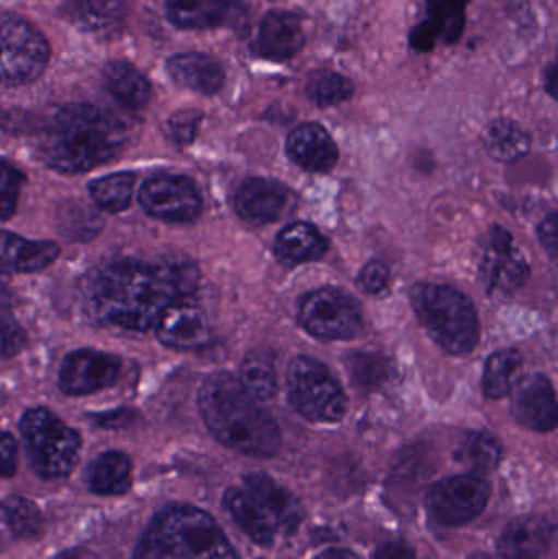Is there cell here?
I'll use <instances>...</instances> for the list:
<instances>
[{
	"instance_id": "cell-1",
	"label": "cell",
	"mask_w": 558,
	"mask_h": 559,
	"mask_svg": "<svg viewBox=\"0 0 558 559\" xmlns=\"http://www.w3.org/2000/svg\"><path fill=\"white\" fill-rule=\"evenodd\" d=\"M199 278V269L187 259L114 262L85 282V311L104 324L150 331L170 305L195 293Z\"/></svg>"
},
{
	"instance_id": "cell-2",
	"label": "cell",
	"mask_w": 558,
	"mask_h": 559,
	"mask_svg": "<svg viewBox=\"0 0 558 559\" xmlns=\"http://www.w3.org/2000/svg\"><path fill=\"white\" fill-rule=\"evenodd\" d=\"M127 143L123 123L110 111L87 104L68 105L39 136V157L61 173H87L118 156Z\"/></svg>"
},
{
	"instance_id": "cell-3",
	"label": "cell",
	"mask_w": 558,
	"mask_h": 559,
	"mask_svg": "<svg viewBox=\"0 0 558 559\" xmlns=\"http://www.w3.org/2000/svg\"><path fill=\"white\" fill-rule=\"evenodd\" d=\"M199 409L210 433L241 455L271 459L282 445L275 420L249 396L238 378L225 371L206 378L200 388Z\"/></svg>"
},
{
	"instance_id": "cell-4",
	"label": "cell",
	"mask_w": 558,
	"mask_h": 559,
	"mask_svg": "<svg viewBox=\"0 0 558 559\" xmlns=\"http://www.w3.org/2000/svg\"><path fill=\"white\" fill-rule=\"evenodd\" d=\"M133 559H239L215 519L195 508L161 512Z\"/></svg>"
},
{
	"instance_id": "cell-5",
	"label": "cell",
	"mask_w": 558,
	"mask_h": 559,
	"mask_svg": "<svg viewBox=\"0 0 558 559\" xmlns=\"http://www.w3.org/2000/svg\"><path fill=\"white\" fill-rule=\"evenodd\" d=\"M413 309L429 337L452 355L471 354L480 341V321L474 302L459 289L438 283H418L412 289Z\"/></svg>"
},
{
	"instance_id": "cell-6",
	"label": "cell",
	"mask_w": 558,
	"mask_h": 559,
	"mask_svg": "<svg viewBox=\"0 0 558 559\" xmlns=\"http://www.w3.org/2000/svg\"><path fill=\"white\" fill-rule=\"evenodd\" d=\"M29 462L45 479L71 475L79 462L82 440L79 433L66 426L51 411L36 407L26 411L20 423Z\"/></svg>"
},
{
	"instance_id": "cell-7",
	"label": "cell",
	"mask_w": 558,
	"mask_h": 559,
	"mask_svg": "<svg viewBox=\"0 0 558 559\" xmlns=\"http://www.w3.org/2000/svg\"><path fill=\"white\" fill-rule=\"evenodd\" d=\"M288 397L298 414L311 423H340L347 397L327 365L313 357H297L288 367Z\"/></svg>"
},
{
	"instance_id": "cell-8",
	"label": "cell",
	"mask_w": 558,
	"mask_h": 559,
	"mask_svg": "<svg viewBox=\"0 0 558 559\" xmlns=\"http://www.w3.org/2000/svg\"><path fill=\"white\" fill-rule=\"evenodd\" d=\"M49 59L45 36L26 20L0 15V84L20 85L43 74Z\"/></svg>"
},
{
	"instance_id": "cell-9",
	"label": "cell",
	"mask_w": 558,
	"mask_h": 559,
	"mask_svg": "<svg viewBox=\"0 0 558 559\" xmlns=\"http://www.w3.org/2000/svg\"><path fill=\"white\" fill-rule=\"evenodd\" d=\"M298 319L308 334L323 341H351L364 328L359 302L336 288H321L305 296Z\"/></svg>"
},
{
	"instance_id": "cell-10",
	"label": "cell",
	"mask_w": 558,
	"mask_h": 559,
	"mask_svg": "<svg viewBox=\"0 0 558 559\" xmlns=\"http://www.w3.org/2000/svg\"><path fill=\"white\" fill-rule=\"evenodd\" d=\"M490 495V485L480 476L468 473L432 486L426 508L439 524L455 527L478 518L487 508Z\"/></svg>"
},
{
	"instance_id": "cell-11",
	"label": "cell",
	"mask_w": 558,
	"mask_h": 559,
	"mask_svg": "<svg viewBox=\"0 0 558 559\" xmlns=\"http://www.w3.org/2000/svg\"><path fill=\"white\" fill-rule=\"evenodd\" d=\"M140 203L147 215L169 223H192L202 213V197L183 176L151 177L141 187Z\"/></svg>"
},
{
	"instance_id": "cell-12",
	"label": "cell",
	"mask_w": 558,
	"mask_h": 559,
	"mask_svg": "<svg viewBox=\"0 0 558 559\" xmlns=\"http://www.w3.org/2000/svg\"><path fill=\"white\" fill-rule=\"evenodd\" d=\"M530 274V265L520 249L514 248L510 233L494 226L480 259V277L487 292L511 295L526 283Z\"/></svg>"
},
{
	"instance_id": "cell-13",
	"label": "cell",
	"mask_w": 558,
	"mask_h": 559,
	"mask_svg": "<svg viewBox=\"0 0 558 559\" xmlns=\"http://www.w3.org/2000/svg\"><path fill=\"white\" fill-rule=\"evenodd\" d=\"M121 361L104 352L75 350L62 361L59 388L69 396H87L111 386L120 374Z\"/></svg>"
},
{
	"instance_id": "cell-14",
	"label": "cell",
	"mask_w": 558,
	"mask_h": 559,
	"mask_svg": "<svg viewBox=\"0 0 558 559\" xmlns=\"http://www.w3.org/2000/svg\"><path fill=\"white\" fill-rule=\"evenodd\" d=\"M511 394V413L521 426L536 432L556 429V391L549 378L541 373L531 374L520 380Z\"/></svg>"
},
{
	"instance_id": "cell-15",
	"label": "cell",
	"mask_w": 558,
	"mask_h": 559,
	"mask_svg": "<svg viewBox=\"0 0 558 559\" xmlns=\"http://www.w3.org/2000/svg\"><path fill=\"white\" fill-rule=\"evenodd\" d=\"M307 41L301 16L288 10H272L262 19L254 39L256 55L269 61L294 58Z\"/></svg>"
},
{
	"instance_id": "cell-16",
	"label": "cell",
	"mask_w": 558,
	"mask_h": 559,
	"mask_svg": "<svg viewBox=\"0 0 558 559\" xmlns=\"http://www.w3.org/2000/svg\"><path fill=\"white\" fill-rule=\"evenodd\" d=\"M156 335L164 345L179 350H192L209 344L210 324L205 312L189 299L170 305L156 322Z\"/></svg>"
},
{
	"instance_id": "cell-17",
	"label": "cell",
	"mask_w": 558,
	"mask_h": 559,
	"mask_svg": "<svg viewBox=\"0 0 558 559\" xmlns=\"http://www.w3.org/2000/svg\"><path fill=\"white\" fill-rule=\"evenodd\" d=\"M166 13L174 25L186 29L235 26L246 19L239 0H166Z\"/></svg>"
},
{
	"instance_id": "cell-18",
	"label": "cell",
	"mask_w": 558,
	"mask_h": 559,
	"mask_svg": "<svg viewBox=\"0 0 558 559\" xmlns=\"http://www.w3.org/2000/svg\"><path fill=\"white\" fill-rule=\"evenodd\" d=\"M238 215L251 225L262 226L277 222L288 206V192L274 180H245L235 197Z\"/></svg>"
},
{
	"instance_id": "cell-19",
	"label": "cell",
	"mask_w": 558,
	"mask_h": 559,
	"mask_svg": "<svg viewBox=\"0 0 558 559\" xmlns=\"http://www.w3.org/2000/svg\"><path fill=\"white\" fill-rule=\"evenodd\" d=\"M288 157L301 169L313 174H327L336 166V143L318 123H304L295 128L287 140Z\"/></svg>"
},
{
	"instance_id": "cell-20",
	"label": "cell",
	"mask_w": 558,
	"mask_h": 559,
	"mask_svg": "<svg viewBox=\"0 0 558 559\" xmlns=\"http://www.w3.org/2000/svg\"><path fill=\"white\" fill-rule=\"evenodd\" d=\"M245 489L265 509L277 525L278 534L297 532L301 509L297 499L264 473H252L245 478Z\"/></svg>"
},
{
	"instance_id": "cell-21",
	"label": "cell",
	"mask_w": 558,
	"mask_h": 559,
	"mask_svg": "<svg viewBox=\"0 0 558 559\" xmlns=\"http://www.w3.org/2000/svg\"><path fill=\"white\" fill-rule=\"evenodd\" d=\"M554 528L539 518H521L511 522L501 535V559H544L553 544Z\"/></svg>"
},
{
	"instance_id": "cell-22",
	"label": "cell",
	"mask_w": 558,
	"mask_h": 559,
	"mask_svg": "<svg viewBox=\"0 0 558 559\" xmlns=\"http://www.w3.org/2000/svg\"><path fill=\"white\" fill-rule=\"evenodd\" d=\"M59 246L51 241H29L12 233L0 231V271L32 274L58 259Z\"/></svg>"
},
{
	"instance_id": "cell-23",
	"label": "cell",
	"mask_w": 558,
	"mask_h": 559,
	"mask_svg": "<svg viewBox=\"0 0 558 559\" xmlns=\"http://www.w3.org/2000/svg\"><path fill=\"white\" fill-rule=\"evenodd\" d=\"M167 72L180 87L200 94L213 95L225 84V69L212 56L203 52H183L167 62Z\"/></svg>"
},
{
	"instance_id": "cell-24",
	"label": "cell",
	"mask_w": 558,
	"mask_h": 559,
	"mask_svg": "<svg viewBox=\"0 0 558 559\" xmlns=\"http://www.w3.org/2000/svg\"><path fill=\"white\" fill-rule=\"evenodd\" d=\"M223 502H225L228 514L235 519L236 524L248 534L254 544L261 545V547L274 545L278 535L277 525L245 488L229 489L226 491Z\"/></svg>"
},
{
	"instance_id": "cell-25",
	"label": "cell",
	"mask_w": 558,
	"mask_h": 559,
	"mask_svg": "<svg viewBox=\"0 0 558 559\" xmlns=\"http://www.w3.org/2000/svg\"><path fill=\"white\" fill-rule=\"evenodd\" d=\"M64 13L82 32L108 36L118 32L127 9L123 0H64Z\"/></svg>"
},
{
	"instance_id": "cell-26",
	"label": "cell",
	"mask_w": 558,
	"mask_h": 559,
	"mask_svg": "<svg viewBox=\"0 0 558 559\" xmlns=\"http://www.w3.org/2000/svg\"><path fill=\"white\" fill-rule=\"evenodd\" d=\"M274 251L282 265L297 267L323 258L328 251V241L314 226L294 223L282 229L275 239Z\"/></svg>"
},
{
	"instance_id": "cell-27",
	"label": "cell",
	"mask_w": 558,
	"mask_h": 559,
	"mask_svg": "<svg viewBox=\"0 0 558 559\" xmlns=\"http://www.w3.org/2000/svg\"><path fill=\"white\" fill-rule=\"evenodd\" d=\"M111 97L128 110H141L150 104L151 85L146 75L127 61H114L104 71Z\"/></svg>"
},
{
	"instance_id": "cell-28",
	"label": "cell",
	"mask_w": 558,
	"mask_h": 559,
	"mask_svg": "<svg viewBox=\"0 0 558 559\" xmlns=\"http://www.w3.org/2000/svg\"><path fill=\"white\" fill-rule=\"evenodd\" d=\"M88 485L95 495H124L131 488V460L121 452L102 453L88 469Z\"/></svg>"
},
{
	"instance_id": "cell-29",
	"label": "cell",
	"mask_w": 558,
	"mask_h": 559,
	"mask_svg": "<svg viewBox=\"0 0 558 559\" xmlns=\"http://www.w3.org/2000/svg\"><path fill=\"white\" fill-rule=\"evenodd\" d=\"M523 355L517 348L497 352L490 355L485 365L484 393L490 400H501L511 394L521 380Z\"/></svg>"
},
{
	"instance_id": "cell-30",
	"label": "cell",
	"mask_w": 558,
	"mask_h": 559,
	"mask_svg": "<svg viewBox=\"0 0 558 559\" xmlns=\"http://www.w3.org/2000/svg\"><path fill=\"white\" fill-rule=\"evenodd\" d=\"M484 144L488 156L498 163H514L530 153L531 138L514 121L497 120L488 127Z\"/></svg>"
},
{
	"instance_id": "cell-31",
	"label": "cell",
	"mask_w": 558,
	"mask_h": 559,
	"mask_svg": "<svg viewBox=\"0 0 558 559\" xmlns=\"http://www.w3.org/2000/svg\"><path fill=\"white\" fill-rule=\"evenodd\" d=\"M239 384L254 400H271L278 390L277 370L274 361L262 352L246 355L239 370Z\"/></svg>"
},
{
	"instance_id": "cell-32",
	"label": "cell",
	"mask_w": 558,
	"mask_h": 559,
	"mask_svg": "<svg viewBox=\"0 0 558 559\" xmlns=\"http://www.w3.org/2000/svg\"><path fill=\"white\" fill-rule=\"evenodd\" d=\"M501 455H503V450L494 436L475 430V432L467 433L462 440L458 453H455V460L464 468L471 469L472 475H478V473H487L497 468Z\"/></svg>"
},
{
	"instance_id": "cell-33",
	"label": "cell",
	"mask_w": 558,
	"mask_h": 559,
	"mask_svg": "<svg viewBox=\"0 0 558 559\" xmlns=\"http://www.w3.org/2000/svg\"><path fill=\"white\" fill-rule=\"evenodd\" d=\"M468 0H426L428 20L425 23L436 41L454 43L464 32Z\"/></svg>"
},
{
	"instance_id": "cell-34",
	"label": "cell",
	"mask_w": 558,
	"mask_h": 559,
	"mask_svg": "<svg viewBox=\"0 0 558 559\" xmlns=\"http://www.w3.org/2000/svg\"><path fill=\"white\" fill-rule=\"evenodd\" d=\"M133 192L134 176L128 173L100 177L88 186L95 205L108 213L124 212L131 205Z\"/></svg>"
},
{
	"instance_id": "cell-35",
	"label": "cell",
	"mask_w": 558,
	"mask_h": 559,
	"mask_svg": "<svg viewBox=\"0 0 558 559\" xmlns=\"http://www.w3.org/2000/svg\"><path fill=\"white\" fill-rule=\"evenodd\" d=\"M347 373L354 386L360 391H376L389 381L392 364L379 354L356 352L346 358Z\"/></svg>"
},
{
	"instance_id": "cell-36",
	"label": "cell",
	"mask_w": 558,
	"mask_h": 559,
	"mask_svg": "<svg viewBox=\"0 0 558 559\" xmlns=\"http://www.w3.org/2000/svg\"><path fill=\"white\" fill-rule=\"evenodd\" d=\"M307 94L318 107H334L353 97L354 84L337 72L318 71L308 81Z\"/></svg>"
},
{
	"instance_id": "cell-37",
	"label": "cell",
	"mask_w": 558,
	"mask_h": 559,
	"mask_svg": "<svg viewBox=\"0 0 558 559\" xmlns=\"http://www.w3.org/2000/svg\"><path fill=\"white\" fill-rule=\"evenodd\" d=\"M2 511L5 514L9 527L16 537H36L43 527V518L39 509L28 499L20 496H9L2 502Z\"/></svg>"
},
{
	"instance_id": "cell-38",
	"label": "cell",
	"mask_w": 558,
	"mask_h": 559,
	"mask_svg": "<svg viewBox=\"0 0 558 559\" xmlns=\"http://www.w3.org/2000/svg\"><path fill=\"white\" fill-rule=\"evenodd\" d=\"M25 176L15 166L0 160V219L5 222L13 216L19 205Z\"/></svg>"
},
{
	"instance_id": "cell-39",
	"label": "cell",
	"mask_w": 558,
	"mask_h": 559,
	"mask_svg": "<svg viewBox=\"0 0 558 559\" xmlns=\"http://www.w3.org/2000/svg\"><path fill=\"white\" fill-rule=\"evenodd\" d=\"M202 114L195 110H182L174 114L169 118V133L176 143L189 144L195 140L197 130H199Z\"/></svg>"
},
{
	"instance_id": "cell-40",
	"label": "cell",
	"mask_w": 558,
	"mask_h": 559,
	"mask_svg": "<svg viewBox=\"0 0 558 559\" xmlns=\"http://www.w3.org/2000/svg\"><path fill=\"white\" fill-rule=\"evenodd\" d=\"M25 344V334L12 318L0 316V348L2 354L10 357L16 354Z\"/></svg>"
},
{
	"instance_id": "cell-41",
	"label": "cell",
	"mask_w": 558,
	"mask_h": 559,
	"mask_svg": "<svg viewBox=\"0 0 558 559\" xmlns=\"http://www.w3.org/2000/svg\"><path fill=\"white\" fill-rule=\"evenodd\" d=\"M389 275V267L383 262L372 261L364 267L363 274H360V283L370 295H379L385 289Z\"/></svg>"
},
{
	"instance_id": "cell-42",
	"label": "cell",
	"mask_w": 558,
	"mask_h": 559,
	"mask_svg": "<svg viewBox=\"0 0 558 559\" xmlns=\"http://www.w3.org/2000/svg\"><path fill=\"white\" fill-rule=\"evenodd\" d=\"M16 468V443L7 432H0V478L12 476Z\"/></svg>"
},
{
	"instance_id": "cell-43",
	"label": "cell",
	"mask_w": 558,
	"mask_h": 559,
	"mask_svg": "<svg viewBox=\"0 0 558 559\" xmlns=\"http://www.w3.org/2000/svg\"><path fill=\"white\" fill-rule=\"evenodd\" d=\"M557 231V213H553L549 218L544 219V222L539 225V229H537V236H539L541 245H543V248L546 249L547 254H549L553 259L557 258L558 252Z\"/></svg>"
},
{
	"instance_id": "cell-44",
	"label": "cell",
	"mask_w": 558,
	"mask_h": 559,
	"mask_svg": "<svg viewBox=\"0 0 558 559\" xmlns=\"http://www.w3.org/2000/svg\"><path fill=\"white\" fill-rule=\"evenodd\" d=\"M373 559H418L416 551L403 542H390L377 548Z\"/></svg>"
},
{
	"instance_id": "cell-45",
	"label": "cell",
	"mask_w": 558,
	"mask_h": 559,
	"mask_svg": "<svg viewBox=\"0 0 558 559\" xmlns=\"http://www.w3.org/2000/svg\"><path fill=\"white\" fill-rule=\"evenodd\" d=\"M128 420V413L121 411V413L105 414V416L98 417V424L104 427H121Z\"/></svg>"
},
{
	"instance_id": "cell-46",
	"label": "cell",
	"mask_w": 558,
	"mask_h": 559,
	"mask_svg": "<svg viewBox=\"0 0 558 559\" xmlns=\"http://www.w3.org/2000/svg\"><path fill=\"white\" fill-rule=\"evenodd\" d=\"M317 559H359L356 555L351 554L347 550H330L324 551L323 555H320Z\"/></svg>"
},
{
	"instance_id": "cell-47",
	"label": "cell",
	"mask_w": 558,
	"mask_h": 559,
	"mask_svg": "<svg viewBox=\"0 0 558 559\" xmlns=\"http://www.w3.org/2000/svg\"><path fill=\"white\" fill-rule=\"evenodd\" d=\"M56 559H81V558L75 557L74 554H64V555H61V557H58Z\"/></svg>"
}]
</instances>
